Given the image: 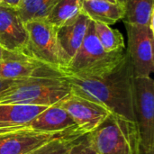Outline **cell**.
I'll list each match as a JSON object with an SVG mask.
<instances>
[{
  "instance_id": "obj_13",
  "label": "cell",
  "mask_w": 154,
  "mask_h": 154,
  "mask_svg": "<svg viewBox=\"0 0 154 154\" xmlns=\"http://www.w3.org/2000/svg\"><path fill=\"white\" fill-rule=\"evenodd\" d=\"M77 127L70 116L58 104L48 106L30 124V128L43 132H64Z\"/></svg>"
},
{
  "instance_id": "obj_20",
  "label": "cell",
  "mask_w": 154,
  "mask_h": 154,
  "mask_svg": "<svg viewBox=\"0 0 154 154\" xmlns=\"http://www.w3.org/2000/svg\"><path fill=\"white\" fill-rule=\"evenodd\" d=\"M85 134L78 132L70 135L54 139L26 154H67L75 143Z\"/></svg>"
},
{
  "instance_id": "obj_14",
  "label": "cell",
  "mask_w": 154,
  "mask_h": 154,
  "mask_svg": "<svg viewBox=\"0 0 154 154\" xmlns=\"http://www.w3.org/2000/svg\"><path fill=\"white\" fill-rule=\"evenodd\" d=\"M81 12L91 21L112 25L125 17V6L104 0H82Z\"/></svg>"
},
{
  "instance_id": "obj_27",
  "label": "cell",
  "mask_w": 154,
  "mask_h": 154,
  "mask_svg": "<svg viewBox=\"0 0 154 154\" xmlns=\"http://www.w3.org/2000/svg\"><path fill=\"white\" fill-rule=\"evenodd\" d=\"M118 3H120V4H122V5H124L125 4V0H116Z\"/></svg>"
},
{
  "instance_id": "obj_5",
  "label": "cell",
  "mask_w": 154,
  "mask_h": 154,
  "mask_svg": "<svg viewBox=\"0 0 154 154\" xmlns=\"http://www.w3.org/2000/svg\"><path fill=\"white\" fill-rule=\"evenodd\" d=\"M28 34L26 55L60 71L63 68L59 48L57 28L46 19H33L24 23Z\"/></svg>"
},
{
  "instance_id": "obj_6",
  "label": "cell",
  "mask_w": 154,
  "mask_h": 154,
  "mask_svg": "<svg viewBox=\"0 0 154 154\" xmlns=\"http://www.w3.org/2000/svg\"><path fill=\"white\" fill-rule=\"evenodd\" d=\"M134 112L142 154L154 152V81L152 77L134 78Z\"/></svg>"
},
{
  "instance_id": "obj_25",
  "label": "cell",
  "mask_w": 154,
  "mask_h": 154,
  "mask_svg": "<svg viewBox=\"0 0 154 154\" xmlns=\"http://www.w3.org/2000/svg\"><path fill=\"white\" fill-rule=\"evenodd\" d=\"M14 54V52H11V51H6L5 49H4L2 46H0V60H3L10 55Z\"/></svg>"
},
{
  "instance_id": "obj_3",
  "label": "cell",
  "mask_w": 154,
  "mask_h": 154,
  "mask_svg": "<svg viewBox=\"0 0 154 154\" xmlns=\"http://www.w3.org/2000/svg\"><path fill=\"white\" fill-rule=\"evenodd\" d=\"M88 134L98 154H142L137 124L116 115Z\"/></svg>"
},
{
  "instance_id": "obj_4",
  "label": "cell",
  "mask_w": 154,
  "mask_h": 154,
  "mask_svg": "<svg viewBox=\"0 0 154 154\" xmlns=\"http://www.w3.org/2000/svg\"><path fill=\"white\" fill-rule=\"evenodd\" d=\"M125 53V51H106L96 35L93 21L90 20L81 46L69 65L61 70V73L76 77L101 75L114 69L124 58Z\"/></svg>"
},
{
  "instance_id": "obj_9",
  "label": "cell",
  "mask_w": 154,
  "mask_h": 154,
  "mask_svg": "<svg viewBox=\"0 0 154 154\" xmlns=\"http://www.w3.org/2000/svg\"><path fill=\"white\" fill-rule=\"evenodd\" d=\"M81 132L77 127L64 132H43L24 128L0 135V154H26L57 138Z\"/></svg>"
},
{
  "instance_id": "obj_11",
  "label": "cell",
  "mask_w": 154,
  "mask_h": 154,
  "mask_svg": "<svg viewBox=\"0 0 154 154\" xmlns=\"http://www.w3.org/2000/svg\"><path fill=\"white\" fill-rule=\"evenodd\" d=\"M89 23L90 19L81 12L75 19L57 28V41L63 63L61 70L69 65L81 46Z\"/></svg>"
},
{
  "instance_id": "obj_1",
  "label": "cell",
  "mask_w": 154,
  "mask_h": 154,
  "mask_svg": "<svg viewBox=\"0 0 154 154\" xmlns=\"http://www.w3.org/2000/svg\"><path fill=\"white\" fill-rule=\"evenodd\" d=\"M63 76L71 93L101 104L112 114L136 123L134 75L127 51L114 69L101 75Z\"/></svg>"
},
{
  "instance_id": "obj_26",
  "label": "cell",
  "mask_w": 154,
  "mask_h": 154,
  "mask_svg": "<svg viewBox=\"0 0 154 154\" xmlns=\"http://www.w3.org/2000/svg\"><path fill=\"white\" fill-rule=\"evenodd\" d=\"M91 1V0H90ZM104 1H107V2H111V3H118L116 0H104Z\"/></svg>"
},
{
  "instance_id": "obj_18",
  "label": "cell",
  "mask_w": 154,
  "mask_h": 154,
  "mask_svg": "<svg viewBox=\"0 0 154 154\" xmlns=\"http://www.w3.org/2000/svg\"><path fill=\"white\" fill-rule=\"evenodd\" d=\"M93 23L96 35L106 51L118 52L125 51V40L118 30L102 23L93 22Z\"/></svg>"
},
{
  "instance_id": "obj_10",
  "label": "cell",
  "mask_w": 154,
  "mask_h": 154,
  "mask_svg": "<svg viewBox=\"0 0 154 154\" xmlns=\"http://www.w3.org/2000/svg\"><path fill=\"white\" fill-rule=\"evenodd\" d=\"M27 42V31L16 9L0 5V46L8 51L26 55Z\"/></svg>"
},
{
  "instance_id": "obj_16",
  "label": "cell",
  "mask_w": 154,
  "mask_h": 154,
  "mask_svg": "<svg viewBox=\"0 0 154 154\" xmlns=\"http://www.w3.org/2000/svg\"><path fill=\"white\" fill-rule=\"evenodd\" d=\"M125 23L148 25L154 19V0H125Z\"/></svg>"
},
{
  "instance_id": "obj_2",
  "label": "cell",
  "mask_w": 154,
  "mask_h": 154,
  "mask_svg": "<svg viewBox=\"0 0 154 154\" xmlns=\"http://www.w3.org/2000/svg\"><path fill=\"white\" fill-rule=\"evenodd\" d=\"M71 93L63 74L47 69L30 78L16 80L0 92V105H33L51 106Z\"/></svg>"
},
{
  "instance_id": "obj_17",
  "label": "cell",
  "mask_w": 154,
  "mask_h": 154,
  "mask_svg": "<svg viewBox=\"0 0 154 154\" xmlns=\"http://www.w3.org/2000/svg\"><path fill=\"white\" fill-rule=\"evenodd\" d=\"M82 0H57L46 20L56 28L72 21L81 13Z\"/></svg>"
},
{
  "instance_id": "obj_7",
  "label": "cell",
  "mask_w": 154,
  "mask_h": 154,
  "mask_svg": "<svg viewBox=\"0 0 154 154\" xmlns=\"http://www.w3.org/2000/svg\"><path fill=\"white\" fill-rule=\"evenodd\" d=\"M129 55L134 78L152 77L154 70V31L148 25L125 23Z\"/></svg>"
},
{
  "instance_id": "obj_23",
  "label": "cell",
  "mask_w": 154,
  "mask_h": 154,
  "mask_svg": "<svg viewBox=\"0 0 154 154\" xmlns=\"http://www.w3.org/2000/svg\"><path fill=\"white\" fill-rule=\"evenodd\" d=\"M25 0H1L0 5L5 7H10L17 9Z\"/></svg>"
},
{
  "instance_id": "obj_12",
  "label": "cell",
  "mask_w": 154,
  "mask_h": 154,
  "mask_svg": "<svg viewBox=\"0 0 154 154\" xmlns=\"http://www.w3.org/2000/svg\"><path fill=\"white\" fill-rule=\"evenodd\" d=\"M50 67L20 53H14L0 60V79L19 80L41 73ZM52 69V68H51Z\"/></svg>"
},
{
  "instance_id": "obj_21",
  "label": "cell",
  "mask_w": 154,
  "mask_h": 154,
  "mask_svg": "<svg viewBox=\"0 0 154 154\" xmlns=\"http://www.w3.org/2000/svg\"><path fill=\"white\" fill-rule=\"evenodd\" d=\"M67 154H98L88 134L79 138Z\"/></svg>"
},
{
  "instance_id": "obj_8",
  "label": "cell",
  "mask_w": 154,
  "mask_h": 154,
  "mask_svg": "<svg viewBox=\"0 0 154 154\" xmlns=\"http://www.w3.org/2000/svg\"><path fill=\"white\" fill-rule=\"evenodd\" d=\"M57 104L70 116L77 128L85 134L97 129L112 114L103 105L73 93Z\"/></svg>"
},
{
  "instance_id": "obj_19",
  "label": "cell",
  "mask_w": 154,
  "mask_h": 154,
  "mask_svg": "<svg viewBox=\"0 0 154 154\" xmlns=\"http://www.w3.org/2000/svg\"><path fill=\"white\" fill-rule=\"evenodd\" d=\"M57 0H25L17 9L23 23L33 19H46Z\"/></svg>"
},
{
  "instance_id": "obj_24",
  "label": "cell",
  "mask_w": 154,
  "mask_h": 154,
  "mask_svg": "<svg viewBox=\"0 0 154 154\" xmlns=\"http://www.w3.org/2000/svg\"><path fill=\"white\" fill-rule=\"evenodd\" d=\"M16 80H7V79H0V92L13 85Z\"/></svg>"
},
{
  "instance_id": "obj_28",
  "label": "cell",
  "mask_w": 154,
  "mask_h": 154,
  "mask_svg": "<svg viewBox=\"0 0 154 154\" xmlns=\"http://www.w3.org/2000/svg\"><path fill=\"white\" fill-rule=\"evenodd\" d=\"M0 1H1V0H0Z\"/></svg>"
},
{
  "instance_id": "obj_22",
  "label": "cell",
  "mask_w": 154,
  "mask_h": 154,
  "mask_svg": "<svg viewBox=\"0 0 154 154\" xmlns=\"http://www.w3.org/2000/svg\"><path fill=\"white\" fill-rule=\"evenodd\" d=\"M24 128H30V126H13V125H7L0 123V135L5 134L8 133H13V132L22 130Z\"/></svg>"
},
{
  "instance_id": "obj_15",
  "label": "cell",
  "mask_w": 154,
  "mask_h": 154,
  "mask_svg": "<svg viewBox=\"0 0 154 154\" xmlns=\"http://www.w3.org/2000/svg\"><path fill=\"white\" fill-rule=\"evenodd\" d=\"M48 106L0 105V123L13 126H30L32 121Z\"/></svg>"
}]
</instances>
